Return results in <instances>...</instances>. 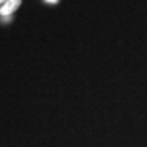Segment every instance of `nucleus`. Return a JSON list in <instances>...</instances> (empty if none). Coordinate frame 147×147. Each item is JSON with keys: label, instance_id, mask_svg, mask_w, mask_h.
<instances>
[{"label": "nucleus", "instance_id": "1", "mask_svg": "<svg viewBox=\"0 0 147 147\" xmlns=\"http://www.w3.org/2000/svg\"><path fill=\"white\" fill-rule=\"evenodd\" d=\"M21 2L22 0H7L5 5H2V8L0 9V14L3 16H10L11 13L19 9Z\"/></svg>", "mask_w": 147, "mask_h": 147}, {"label": "nucleus", "instance_id": "2", "mask_svg": "<svg viewBox=\"0 0 147 147\" xmlns=\"http://www.w3.org/2000/svg\"><path fill=\"white\" fill-rule=\"evenodd\" d=\"M47 2H50V3H56V2H58V0H46Z\"/></svg>", "mask_w": 147, "mask_h": 147}, {"label": "nucleus", "instance_id": "3", "mask_svg": "<svg viewBox=\"0 0 147 147\" xmlns=\"http://www.w3.org/2000/svg\"><path fill=\"white\" fill-rule=\"evenodd\" d=\"M5 0H0V3H2V2H5Z\"/></svg>", "mask_w": 147, "mask_h": 147}]
</instances>
